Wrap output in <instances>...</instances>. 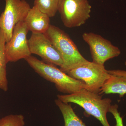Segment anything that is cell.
<instances>
[{
	"instance_id": "cell-1",
	"label": "cell",
	"mask_w": 126,
	"mask_h": 126,
	"mask_svg": "<svg viewBox=\"0 0 126 126\" xmlns=\"http://www.w3.org/2000/svg\"><path fill=\"white\" fill-rule=\"evenodd\" d=\"M25 60L41 77L54 83L57 90L61 92L70 94L83 89L87 90L83 82L70 77L56 65L47 63L31 55Z\"/></svg>"
},
{
	"instance_id": "cell-2",
	"label": "cell",
	"mask_w": 126,
	"mask_h": 126,
	"mask_svg": "<svg viewBox=\"0 0 126 126\" xmlns=\"http://www.w3.org/2000/svg\"><path fill=\"white\" fill-rule=\"evenodd\" d=\"M58 99L63 102L78 104L84 109L88 115L99 120L103 126H110L107 119L112 101L109 98H102L99 94L83 89L74 93L58 94Z\"/></svg>"
},
{
	"instance_id": "cell-3",
	"label": "cell",
	"mask_w": 126,
	"mask_h": 126,
	"mask_svg": "<svg viewBox=\"0 0 126 126\" xmlns=\"http://www.w3.org/2000/svg\"><path fill=\"white\" fill-rule=\"evenodd\" d=\"M58 50L63 59L60 69L67 74L71 69L88 63L80 53L77 46L65 32L50 25L45 33Z\"/></svg>"
},
{
	"instance_id": "cell-4",
	"label": "cell",
	"mask_w": 126,
	"mask_h": 126,
	"mask_svg": "<svg viewBox=\"0 0 126 126\" xmlns=\"http://www.w3.org/2000/svg\"><path fill=\"white\" fill-rule=\"evenodd\" d=\"M67 74L83 82L87 90L98 94L104 84L111 76L104 65L90 61L71 69Z\"/></svg>"
},
{
	"instance_id": "cell-5",
	"label": "cell",
	"mask_w": 126,
	"mask_h": 126,
	"mask_svg": "<svg viewBox=\"0 0 126 126\" xmlns=\"http://www.w3.org/2000/svg\"><path fill=\"white\" fill-rule=\"evenodd\" d=\"M91 9L88 0H61L58 11L64 26L71 28L84 24L90 18Z\"/></svg>"
},
{
	"instance_id": "cell-6",
	"label": "cell",
	"mask_w": 126,
	"mask_h": 126,
	"mask_svg": "<svg viewBox=\"0 0 126 126\" xmlns=\"http://www.w3.org/2000/svg\"><path fill=\"white\" fill-rule=\"evenodd\" d=\"M4 10L0 16V29L4 33L6 43L12 37L16 24L24 21L31 7L26 0H5Z\"/></svg>"
},
{
	"instance_id": "cell-7",
	"label": "cell",
	"mask_w": 126,
	"mask_h": 126,
	"mask_svg": "<svg viewBox=\"0 0 126 126\" xmlns=\"http://www.w3.org/2000/svg\"><path fill=\"white\" fill-rule=\"evenodd\" d=\"M82 38L89 46L92 62L95 63L104 65L106 61L121 54L118 47L99 35L91 32L84 33Z\"/></svg>"
},
{
	"instance_id": "cell-8",
	"label": "cell",
	"mask_w": 126,
	"mask_h": 126,
	"mask_svg": "<svg viewBox=\"0 0 126 126\" xmlns=\"http://www.w3.org/2000/svg\"><path fill=\"white\" fill-rule=\"evenodd\" d=\"M29 31L24 21L16 24L12 37L6 43L5 50L7 61L16 62L31 55L27 35Z\"/></svg>"
},
{
	"instance_id": "cell-9",
	"label": "cell",
	"mask_w": 126,
	"mask_h": 126,
	"mask_svg": "<svg viewBox=\"0 0 126 126\" xmlns=\"http://www.w3.org/2000/svg\"><path fill=\"white\" fill-rule=\"evenodd\" d=\"M28 43L31 54L40 56L47 63L60 67L63 65L61 55L45 34L32 32Z\"/></svg>"
},
{
	"instance_id": "cell-10",
	"label": "cell",
	"mask_w": 126,
	"mask_h": 126,
	"mask_svg": "<svg viewBox=\"0 0 126 126\" xmlns=\"http://www.w3.org/2000/svg\"><path fill=\"white\" fill-rule=\"evenodd\" d=\"M24 22L29 31L45 33L50 26V17L33 6L28 12Z\"/></svg>"
},
{
	"instance_id": "cell-11",
	"label": "cell",
	"mask_w": 126,
	"mask_h": 126,
	"mask_svg": "<svg viewBox=\"0 0 126 126\" xmlns=\"http://www.w3.org/2000/svg\"><path fill=\"white\" fill-rule=\"evenodd\" d=\"M103 93L117 94L120 97L124 96L126 94V77L111 75L100 89L99 94Z\"/></svg>"
},
{
	"instance_id": "cell-12",
	"label": "cell",
	"mask_w": 126,
	"mask_h": 126,
	"mask_svg": "<svg viewBox=\"0 0 126 126\" xmlns=\"http://www.w3.org/2000/svg\"><path fill=\"white\" fill-rule=\"evenodd\" d=\"M55 102L62 113L64 120V126H87L72 108L71 104L56 99Z\"/></svg>"
},
{
	"instance_id": "cell-13",
	"label": "cell",
	"mask_w": 126,
	"mask_h": 126,
	"mask_svg": "<svg viewBox=\"0 0 126 126\" xmlns=\"http://www.w3.org/2000/svg\"><path fill=\"white\" fill-rule=\"evenodd\" d=\"M6 43L4 33L0 29V89L4 92L8 90L6 69L8 62L5 50Z\"/></svg>"
},
{
	"instance_id": "cell-14",
	"label": "cell",
	"mask_w": 126,
	"mask_h": 126,
	"mask_svg": "<svg viewBox=\"0 0 126 126\" xmlns=\"http://www.w3.org/2000/svg\"><path fill=\"white\" fill-rule=\"evenodd\" d=\"M60 1L61 0H35L34 5L51 18L54 17L58 11Z\"/></svg>"
},
{
	"instance_id": "cell-15",
	"label": "cell",
	"mask_w": 126,
	"mask_h": 126,
	"mask_svg": "<svg viewBox=\"0 0 126 126\" xmlns=\"http://www.w3.org/2000/svg\"><path fill=\"white\" fill-rule=\"evenodd\" d=\"M24 117L23 115H10L0 119V126H24Z\"/></svg>"
},
{
	"instance_id": "cell-16",
	"label": "cell",
	"mask_w": 126,
	"mask_h": 126,
	"mask_svg": "<svg viewBox=\"0 0 126 126\" xmlns=\"http://www.w3.org/2000/svg\"><path fill=\"white\" fill-rule=\"evenodd\" d=\"M118 106L117 104L111 105L109 112L111 113L114 116L116 121V126H124L123 121V118L120 115L118 111Z\"/></svg>"
},
{
	"instance_id": "cell-17",
	"label": "cell",
	"mask_w": 126,
	"mask_h": 126,
	"mask_svg": "<svg viewBox=\"0 0 126 126\" xmlns=\"http://www.w3.org/2000/svg\"><path fill=\"white\" fill-rule=\"evenodd\" d=\"M109 74L115 76L126 77V71L121 70H108Z\"/></svg>"
},
{
	"instance_id": "cell-18",
	"label": "cell",
	"mask_w": 126,
	"mask_h": 126,
	"mask_svg": "<svg viewBox=\"0 0 126 126\" xmlns=\"http://www.w3.org/2000/svg\"><path fill=\"white\" fill-rule=\"evenodd\" d=\"M125 65H126V62H125Z\"/></svg>"
}]
</instances>
